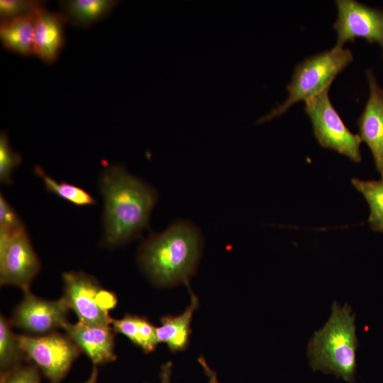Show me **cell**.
I'll return each instance as SVG.
<instances>
[{
  "label": "cell",
  "instance_id": "obj_1",
  "mask_svg": "<svg viewBox=\"0 0 383 383\" xmlns=\"http://www.w3.org/2000/svg\"><path fill=\"white\" fill-rule=\"evenodd\" d=\"M99 187L104 198V240L116 246L140 235L157 203L155 189L120 165H104Z\"/></svg>",
  "mask_w": 383,
  "mask_h": 383
},
{
  "label": "cell",
  "instance_id": "obj_2",
  "mask_svg": "<svg viewBox=\"0 0 383 383\" xmlns=\"http://www.w3.org/2000/svg\"><path fill=\"white\" fill-rule=\"evenodd\" d=\"M202 237L190 222L178 220L140 246L138 261L152 282L160 287L179 284L189 288L201 255Z\"/></svg>",
  "mask_w": 383,
  "mask_h": 383
},
{
  "label": "cell",
  "instance_id": "obj_3",
  "mask_svg": "<svg viewBox=\"0 0 383 383\" xmlns=\"http://www.w3.org/2000/svg\"><path fill=\"white\" fill-rule=\"evenodd\" d=\"M357 348L355 314L350 306L334 301L328 321L309 342L306 355L310 366L314 371L333 374L353 383Z\"/></svg>",
  "mask_w": 383,
  "mask_h": 383
},
{
  "label": "cell",
  "instance_id": "obj_4",
  "mask_svg": "<svg viewBox=\"0 0 383 383\" xmlns=\"http://www.w3.org/2000/svg\"><path fill=\"white\" fill-rule=\"evenodd\" d=\"M349 49L335 46L329 50L312 55L295 67L287 85L288 97L284 102L259 120L262 123L284 113L293 104L311 99L330 87L335 77L352 61Z\"/></svg>",
  "mask_w": 383,
  "mask_h": 383
},
{
  "label": "cell",
  "instance_id": "obj_5",
  "mask_svg": "<svg viewBox=\"0 0 383 383\" xmlns=\"http://www.w3.org/2000/svg\"><path fill=\"white\" fill-rule=\"evenodd\" d=\"M329 88L305 102L304 111L309 117L313 135L323 148L333 150L354 162L362 160L358 134L351 133L333 106Z\"/></svg>",
  "mask_w": 383,
  "mask_h": 383
},
{
  "label": "cell",
  "instance_id": "obj_6",
  "mask_svg": "<svg viewBox=\"0 0 383 383\" xmlns=\"http://www.w3.org/2000/svg\"><path fill=\"white\" fill-rule=\"evenodd\" d=\"M62 278L64 298L79 321L106 326L112 323L109 311L117 303L113 294L101 288L93 277L82 272H65Z\"/></svg>",
  "mask_w": 383,
  "mask_h": 383
},
{
  "label": "cell",
  "instance_id": "obj_7",
  "mask_svg": "<svg viewBox=\"0 0 383 383\" xmlns=\"http://www.w3.org/2000/svg\"><path fill=\"white\" fill-rule=\"evenodd\" d=\"M40 269V262L26 229L0 233V282L15 285L24 292Z\"/></svg>",
  "mask_w": 383,
  "mask_h": 383
},
{
  "label": "cell",
  "instance_id": "obj_8",
  "mask_svg": "<svg viewBox=\"0 0 383 383\" xmlns=\"http://www.w3.org/2000/svg\"><path fill=\"white\" fill-rule=\"evenodd\" d=\"M22 351L33 360L54 383L67 373L80 349L67 336L51 333L45 336H18Z\"/></svg>",
  "mask_w": 383,
  "mask_h": 383
},
{
  "label": "cell",
  "instance_id": "obj_9",
  "mask_svg": "<svg viewBox=\"0 0 383 383\" xmlns=\"http://www.w3.org/2000/svg\"><path fill=\"white\" fill-rule=\"evenodd\" d=\"M338 16L333 24L337 33L336 46L363 38L377 43L383 50V10L354 0H337Z\"/></svg>",
  "mask_w": 383,
  "mask_h": 383
},
{
  "label": "cell",
  "instance_id": "obj_10",
  "mask_svg": "<svg viewBox=\"0 0 383 383\" xmlns=\"http://www.w3.org/2000/svg\"><path fill=\"white\" fill-rule=\"evenodd\" d=\"M16 309L13 323L28 332L45 333L67 323V314L70 307L64 296L56 301L39 299L29 292Z\"/></svg>",
  "mask_w": 383,
  "mask_h": 383
},
{
  "label": "cell",
  "instance_id": "obj_11",
  "mask_svg": "<svg viewBox=\"0 0 383 383\" xmlns=\"http://www.w3.org/2000/svg\"><path fill=\"white\" fill-rule=\"evenodd\" d=\"M369 97L357 120L359 136L369 147L377 171L383 179V88L371 70L366 72Z\"/></svg>",
  "mask_w": 383,
  "mask_h": 383
},
{
  "label": "cell",
  "instance_id": "obj_12",
  "mask_svg": "<svg viewBox=\"0 0 383 383\" xmlns=\"http://www.w3.org/2000/svg\"><path fill=\"white\" fill-rule=\"evenodd\" d=\"M67 23L61 12L48 11L40 6L35 13L34 55L48 65L55 62L65 45V25Z\"/></svg>",
  "mask_w": 383,
  "mask_h": 383
},
{
  "label": "cell",
  "instance_id": "obj_13",
  "mask_svg": "<svg viewBox=\"0 0 383 383\" xmlns=\"http://www.w3.org/2000/svg\"><path fill=\"white\" fill-rule=\"evenodd\" d=\"M62 328L94 364L116 360L113 334L109 326L92 325L78 321L74 324L67 322Z\"/></svg>",
  "mask_w": 383,
  "mask_h": 383
},
{
  "label": "cell",
  "instance_id": "obj_14",
  "mask_svg": "<svg viewBox=\"0 0 383 383\" xmlns=\"http://www.w3.org/2000/svg\"><path fill=\"white\" fill-rule=\"evenodd\" d=\"M190 303L177 316H164L160 318L161 326L156 328L159 343H166L172 353L184 351L189 343L192 333L191 322L194 311L199 306L198 296L189 289Z\"/></svg>",
  "mask_w": 383,
  "mask_h": 383
},
{
  "label": "cell",
  "instance_id": "obj_15",
  "mask_svg": "<svg viewBox=\"0 0 383 383\" xmlns=\"http://www.w3.org/2000/svg\"><path fill=\"white\" fill-rule=\"evenodd\" d=\"M36 11L1 21L0 39L6 50L24 56L34 55Z\"/></svg>",
  "mask_w": 383,
  "mask_h": 383
},
{
  "label": "cell",
  "instance_id": "obj_16",
  "mask_svg": "<svg viewBox=\"0 0 383 383\" xmlns=\"http://www.w3.org/2000/svg\"><path fill=\"white\" fill-rule=\"evenodd\" d=\"M117 3L113 0H69L60 1V5L67 23L88 27L107 16Z\"/></svg>",
  "mask_w": 383,
  "mask_h": 383
},
{
  "label": "cell",
  "instance_id": "obj_17",
  "mask_svg": "<svg viewBox=\"0 0 383 383\" xmlns=\"http://www.w3.org/2000/svg\"><path fill=\"white\" fill-rule=\"evenodd\" d=\"M351 184L362 194L369 206L370 228L374 232L383 233V179L361 180L353 177Z\"/></svg>",
  "mask_w": 383,
  "mask_h": 383
},
{
  "label": "cell",
  "instance_id": "obj_18",
  "mask_svg": "<svg viewBox=\"0 0 383 383\" xmlns=\"http://www.w3.org/2000/svg\"><path fill=\"white\" fill-rule=\"evenodd\" d=\"M34 173L43 182L46 190L60 198L79 206H90L96 204L95 199L84 189L65 182H57L48 175L38 165L33 168Z\"/></svg>",
  "mask_w": 383,
  "mask_h": 383
},
{
  "label": "cell",
  "instance_id": "obj_19",
  "mask_svg": "<svg viewBox=\"0 0 383 383\" xmlns=\"http://www.w3.org/2000/svg\"><path fill=\"white\" fill-rule=\"evenodd\" d=\"M23 353L20 347L18 336L11 331L9 323L4 317L0 318V364L2 369L15 364Z\"/></svg>",
  "mask_w": 383,
  "mask_h": 383
},
{
  "label": "cell",
  "instance_id": "obj_20",
  "mask_svg": "<svg viewBox=\"0 0 383 383\" xmlns=\"http://www.w3.org/2000/svg\"><path fill=\"white\" fill-rule=\"evenodd\" d=\"M22 157L20 153L13 150L9 139L4 131L0 134V181L3 184L12 183L11 175L21 164Z\"/></svg>",
  "mask_w": 383,
  "mask_h": 383
},
{
  "label": "cell",
  "instance_id": "obj_21",
  "mask_svg": "<svg viewBox=\"0 0 383 383\" xmlns=\"http://www.w3.org/2000/svg\"><path fill=\"white\" fill-rule=\"evenodd\" d=\"M37 0H1V21L35 12L45 4Z\"/></svg>",
  "mask_w": 383,
  "mask_h": 383
},
{
  "label": "cell",
  "instance_id": "obj_22",
  "mask_svg": "<svg viewBox=\"0 0 383 383\" xmlns=\"http://www.w3.org/2000/svg\"><path fill=\"white\" fill-rule=\"evenodd\" d=\"M26 227L15 209L0 194V233H7L25 230Z\"/></svg>",
  "mask_w": 383,
  "mask_h": 383
},
{
  "label": "cell",
  "instance_id": "obj_23",
  "mask_svg": "<svg viewBox=\"0 0 383 383\" xmlns=\"http://www.w3.org/2000/svg\"><path fill=\"white\" fill-rule=\"evenodd\" d=\"M139 316L126 314L123 318L112 320L115 332L126 336L134 345L140 348V328Z\"/></svg>",
  "mask_w": 383,
  "mask_h": 383
},
{
  "label": "cell",
  "instance_id": "obj_24",
  "mask_svg": "<svg viewBox=\"0 0 383 383\" xmlns=\"http://www.w3.org/2000/svg\"><path fill=\"white\" fill-rule=\"evenodd\" d=\"M39 375L35 368L26 367L11 373L3 383H38Z\"/></svg>",
  "mask_w": 383,
  "mask_h": 383
},
{
  "label": "cell",
  "instance_id": "obj_25",
  "mask_svg": "<svg viewBox=\"0 0 383 383\" xmlns=\"http://www.w3.org/2000/svg\"><path fill=\"white\" fill-rule=\"evenodd\" d=\"M198 362L207 376L209 383H220L218 380L216 373L210 368L202 355L198 358Z\"/></svg>",
  "mask_w": 383,
  "mask_h": 383
},
{
  "label": "cell",
  "instance_id": "obj_26",
  "mask_svg": "<svg viewBox=\"0 0 383 383\" xmlns=\"http://www.w3.org/2000/svg\"><path fill=\"white\" fill-rule=\"evenodd\" d=\"M172 367L171 362H167L161 367L160 383H170Z\"/></svg>",
  "mask_w": 383,
  "mask_h": 383
},
{
  "label": "cell",
  "instance_id": "obj_27",
  "mask_svg": "<svg viewBox=\"0 0 383 383\" xmlns=\"http://www.w3.org/2000/svg\"><path fill=\"white\" fill-rule=\"evenodd\" d=\"M98 371L96 367H94L89 378L84 383H96L97 379Z\"/></svg>",
  "mask_w": 383,
  "mask_h": 383
}]
</instances>
